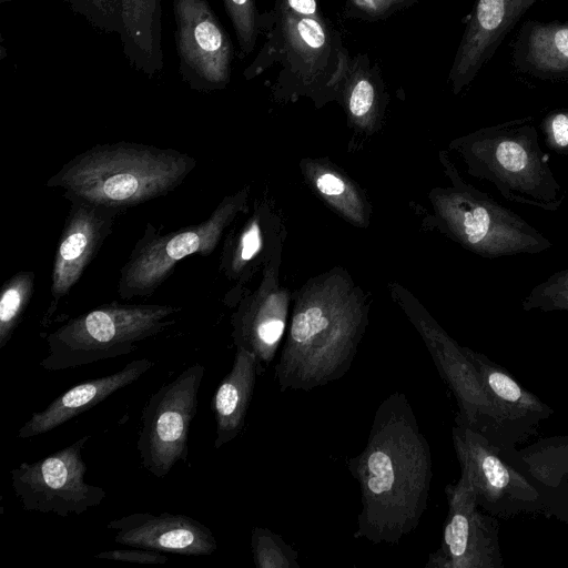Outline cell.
Wrapping results in <instances>:
<instances>
[{
  "mask_svg": "<svg viewBox=\"0 0 568 568\" xmlns=\"http://www.w3.org/2000/svg\"><path fill=\"white\" fill-rule=\"evenodd\" d=\"M524 311L568 312V268L558 271L534 286L523 300Z\"/></svg>",
  "mask_w": 568,
  "mask_h": 568,
  "instance_id": "cell-27",
  "label": "cell"
},
{
  "mask_svg": "<svg viewBox=\"0 0 568 568\" xmlns=\"http://www.w3.org/2000/svg\"><path fill=\"white\" fill-rule=\"evenodd\" d=\"M348 111L357 123L366 124L376 108V91L371 80L359 78L352 85L348 94Z\"/></svg>",
  "mask_w": 568,
  "mask_h": 568,
  "instance_id": "cell-31",
  "label": "cell"
},
{
  "mask_svg": "<svg viewBox=\"0 0 568 568\" xmlns=\"http://www.w3.org/2000/svg\"><path fill=\"white\" fill-rule=\"evenodd\" d=\"M353 8L369 17H379L385 14L388 10L403 4L409 0H349Z\"/></svg>",
  "mask_w": 568,
  "mask_h": 568,
  "instance_id": "cell-35",
  "label": "cell"
},
{
  "mask_svg": "<svg viewBox=\"0 0 568 568\" xmlns=\"http://www.w3.org/2000/svg\"><path fill=\"white\" fill-rule=\"evenodd\" d=\"M179 72L196 91L230 82L233 44L207 0H173Z\"/></svg>",
  "mask_w": 568,
  "mask_h": 568,
  "instance_id": "cell-12",
  "label": "cell"
},
{
  "mask_svg": "<svg viewBox=\"0 0 568 568\" xmlns=\"http://www.w3.org/2000/svg\"><path fill=\"white\" fill-rule=\"evenodd\" d=\"M444 164L452 185L434 191L432 200L449 237L486 258L539 254L551 247V242L523 216L467 184L448 159Z\"/></svg>",
  "mask_w": 568,
  "mask_h": 568,
  "instance_id": "cell-5",
  "label": "cell"
},
{
  "mask_svg": "<svg viewBox=\"0 0 568 568\" xmlns=\"http://www.w3.org/2000/svg\"><path fill=\"white\" fill-rule=\"evenodd\" d=\"M196 165L172 149L118 142L74 156L47 181L69 201L122 211L158 199L180 185Z\"/></svg>",
  "mask_w": 568,
  "mask_h": 568,
  "instance_id": "cell-3",
  "label": "cell"
},
{
  "mask_svg": "<svg viewBox=\"0 0 568 568\" xmlns=\"http://www.w3.org/2000/svg\"><path fill=\"white\" fill-rule=\"evenodd\" d=\"M347 465L361 491L354 538L396 545L415 530L427 508L433 462L405 393L383 399L364 449Z\"/></svg>",
  "mask_w": 568,
  "mask_h": 568,
  "instance_id": "cell-1",
  "label": "cell"
},
{
  "mask_svg": "<svg viewBox=\"0 0 568 568\" xmlns=\"http://www.w3.org/2000/svg\"><path fill=\"white\" fill-rule=\"evenodd\" d=\"M246 191L223 199L202 223L175 232L152 236L139 243L121 270L120 296L132 298L152 294L182 258L191 254L209 255L219 244L226 226L243 209Z\"/></svg>",
  "mask_w": 568,
  "mask_h": 568,
  "instance_id": "cell-9",
  "label": "cell"
},
{
  "mask_svg": "<svg viewBox=\"0 0 568 568\" xmlns=\"http://www.w3.org/2000/svg\"><path fill=\"white\" fill-rule=\"evenodd\" d=\"M367 322L365 296L341 272L310 282L296 297L275 365L280 390L310 392L342 378Z\"/></svg>",
  "mask_w": 568,
  "mask_h": 568,
  "instance_id": "cell-2",
  "label": "cell"
},
{
  "mask_svg": "<svg viewBox=\"0 0 568 568\" xmlns=\"http://www.w3.org/2000/svg\"><path fill=\"white\" fill-rule=\"evenodd\" d=\"M232 21L242 55L250 54L256 43L258 19L254 0H223Z\"/></svg>",
  "mask_w": 568,
  "mask_h": 568,
  "instance_id": "cell-28",
  "label": "cell"
},
{
  "mask_svg": "<svg viewBox=\"0 0 568 568\" xmlns=\"http://www.w3.org/2000/svg\"><path fill=\"white\" fill-rule=\"evenodd\" d=\"M125 58L148 77L163 70L162 0H118Z\"/></svg>",
  "mask_w": 568,
  "mask_h": 568,
  "instance_id": "cell-20",
  "label": "cell"
},
{
  "mask_svg": "<svg viewBox=\"0 0 568 568\" xmlns=\"http://www.w3.org/2000/svg\"><path fill=\"white\" fill-rule=\"evenodd\" d=\"M34 273L21 271L2 287L0 297V349L10 341L33 292Z\"/></svg>",
  "mask_w": 568,
  "mask_h": 568,
  "instance_id": "cell-25",
  "label": "cell"
},
{
  "mask_svg": "<svg viewBox=\"0 0 568 568\" xmlns=\"http://www.w3.org/2000/svg\"><path fill=\"white\" fill-rule=\"evenodd\" d=\"M264 244V234L260 220L254 219L247 223L233 248L227 271L237 275L261 253Z\"/></svg>",
  "mask_w": 568,
  "mask_h": 568,
  "instance_id": "cell-30",
  "label": "cell"
},
{
  "mask_svg": "<svg viewBox=\"0 0 568 568\" xmlns=\"http://www.w3.org/2000/svg\"><path fill=\"white\" fill-rule=\"evenodd\" d=\"M296 29L302 42L312 49H320L326 42V34L317 19L301 18Z\"/></svg>",
  "mask_w": 568,
  "mask_h": 568,
  "instance_id": "cell-34",
  "label": "cell"
},
{
  "mask_svg": "<svg viewBox=\"0 0 568 568\" xmlns=\"http://www.w3.org/2000/svg\"><path fill=\"white\" fill-rule=\"evenodd\" d=\"M463 349L478 372L499 415L509 445L515 448L528 437L552 410L534 394L523 388L506 371L469 347Z\"/></svg>",
  "mask_w": 568,
  "mask_h": 568,
  "instance_id": "cell-16",
  "label": "cell"
},
{
  "mask_svg": "<svg viewBox=\"0 0 568 568\" xmlns=\"http://www.w3.org/2000/svg\"><path fill=\"white\" fill-rule=\"evenodd\" d=\"M399 304L419 332L442 378L459 407L456 422L469 426L494 444L510 449L501 420L481 378L459 346L410 296L398 294Z\"/></svg>",
  "mask_w": 568,
  "mask_h": 568,
  "instance_id": "cell-11",
  "label": "cell"
},
{
  "mask_svg": "<svg viewBox=\"0 0 568 568\" xmlns=\"http://www.w3.org/2000/svg\"><path fill=\"white\" fill-rule=\"evenodd\" d=\"M204 374L202 364L189 366L152 394L143 407L136 449L142 467L158 478L187 459L189 432Z\"/></svg>",
  "mask_w": 568,
  "mask_h": 568,
  "instance_id": "cell-7",
  "label": "cell"
},
{
  "mask_svg": "<svg viewBox=\"0 0 568 568\" xmlns=\"http://www.w3.org/2000/svg\"><path fill=\"white\" fill-rule=\"evenodd\" d=\"M544 514L554 515L568 525V485L548 503Z\"/></svg>",
  "mask_w": 568,
  "mask_h": 568,
  "instance_id": "cell-36",
  "label": "cell"
},
{
  "mask_svg": "<svg viewBox=\"0 0 568 568\" xmlns=\"http://www.w3.org/2000/svg\"><path fill=\"white\" fill-rule=\"evenodd\" d=\"M506 453L540 491L545 511L548 503L568 485V436L541 439L521 450Z\"/></svg>",
  "mask_w": 568,
  "mask_h": 568,
  "instance_id": "cell-22",
  "label": "cell"
},
{
  "mask_svg": "<svg viewBox=\"0 0 568 568\" xmlns=\"http://www.w3.org/2000/svg\"><path fill=\"white\" fill-rule=\"evenodd\" d=\"M453 444L478 505L496 518L521 513H544V499L534 485L510 460L505 449L480 432L457 423Z\"/></svg>",
  "mask_w": 568,
  "mask_h": 568,
  "instance_id": "cell-8",
  "label": "cell"
},
{
  "mask_svg": "<svg viewBox=\"0 0 568 568\" xmlns=\"http://www.w3.org/2000/svg\"><path fill=\"white\" fill-rule=\"evenodd\" d=\"M172 305L112 303L69 320L47 335L48 354L40 362L58 372L128 355L136 344L174 323Z\"/></svg>",
  "mask_w": 568,
  "mask_h": 568,
  "instance_id": "cell-6",
  "label": "cell"
},
{
  "mask_svg": "<svg viewBox=\"0 0 568 568\" xmlns=\"http://www.w3.org/2000/svg\"><path fill=\"white\" fill-rule=\"evenodd\" d=\"M84 435L73 444L33 463H21L10 471L11 487L27 511L80 516L99 506L106 491L84 481L88 470L82 450Z\"/></svg>",
  "mask_w": 568,
  "mask_h": 568,
  "instance_id": "cell-10",
  "label": "cell"
},
{
  "mask_svg": "<svg viewBox=\"0 0 568 568\" xmlns=\"http://www.w3.org/2000/svg\"><path fill=\"white\" fill-rule=\"evenodd\" d=\"M448 514L439 548L426 568H501L503 559L496 517L477 503L468 477L445 488Z\"/></svg>",
  "mask_w": 568,
  "mask_h": 568,
  "instance_id": "cell-13",
  "label": "cell"
},
{
  "mask_svg": "<svg viewBox=\"0 0 568 568\" xmlns=\"http://www.w3.org/2000/svg\"><path fill=\"white\" fill-rule=\"evenodd\" d=\"M95 558L118 560L134 564H165L168 562V556L161 551L130 547V549H115V550H103L98 552Z\"/></svg>",
  "mask_w": 568,
  "mask_h": 568,
  "instance_id": "cell-33",
  "label": "cell"
},
{
  "mask_svg": "<svg viewBox=\"0 0 568 568\" xmlns=\"http://www.w3.org/2000/svg\"><path fill=\"white\" fill-rule=\"evenodd\" d=\"M531 118L479 129L452 142L468 173L486 180L513 203L555 212L565 191L539 144Z\"/></svg>",
  "mask_w": 568,
  "mask_h": 568,
  "instance_id": "cell-4",
  "label": "cell"
},
{
  "mask_svg": "<svg viewBox=\"0 0 568 568\" xmlns=\"http://www.w3.org/2000/svg\"><path fill=\"white\" fill-rule=\"evenodd\" d=\"M286 7L294 14L301 18H313L317 17V2L316 0H284Z\"/></svg>",
  "mask_w": 568,
  "mask_h": 568,
  "instance_id": "cell-37",
  "label": "cell"
},
{
  "mask_svg": "<svg viewBox=\"0 0 568 568\" xmlns=\"http://www.w3.org/2000/svg\"><path fill=\"white\" fill-rule=\"evenodd\" d=\"M61 233L51 276L54 305L80 280L111 233L119 210L72 200Z\"/></svg>",
  "mask_w": 568,
  "mask_h": 568,
  "instance_id": "cell-14",
  "label": "cell"
},
{
  "mask_svg": "<svg viewBox=\"0 0 568 568\" xmlns=\"http://www.w3.org/2000/svg\"><path fill=\"white\" fill-rule=\"evenodd\" d=\"M547 148L558 155H568V110L548 113L541 124Z\"/></svg>",
  "mask_w": 568,
  "mask_h": 568,
  "instance_id": "cell-32",
  "label": "cell"
},
{
  "mask_svg": "<svg viewBox=\"0 0 568 568\" xmlns=\"http://www.w3.org/2000/svg\"><path fill=\"white\" fill-rule=\"evenodd\" d=\"M251 548L256 568H300L297 552L267 528L252 529Z\"/></svg>",
  "mask_w": 568,
  "mask_h": 568,
  "instance_id": "cell-26",
  "label": "cell"
},
{
  "mask_svg": "<svg viewBox=\"0 0 568 568\" xmlns=\"http://www.w3.org/2000/svg\"><path fill=\"white\" fill-rule=\"evenodd\" d=\"M152 365L153 363L146 358L134 359L118 372L84 381L69 388L45 408L34 412L18 430V438H31L61 426L138 381Z\"/></svg>",
  "mask_w": 568,
  "mask_h": 568,
  "instance_id": "cell-18",
  "label": "cell"
},
{
  "mask_svg": "<svg viewBox=\"0 0 568 568\" xmlns=\"http://www.w3.org/2000/svg\"><path fill=\"white\" fill-rule=\"evenodd\" d=\"M525 60L535 70L568 72V23L531 27L525 45Z\"/></svg>",
  "mask_w": 568,
  "mask_h": 568,
  "instance_id": "cell-24",
  "label": "cell"
},
{
  "mask_svg": "<svg viewBox=\"0 0 568 568\" xmlns=\"http://www.w3.org/2000/svg\"><path fill=\"white\" fill-rule=\"evenodd\" d=\"M258 366L254 354L236 348L232 368L221 381L212 398L216 423L214 448H221L242 433Z\"/></svg>",
  "mask_w": 568,
  "mask_h": 568,
  "instance_id": "cell-21",
  "label": "cell"
},
{
  "mask_svg": "<svg viewBox=\"0 0 568 568\" xmlns=\"http://www.w3.org/2000/svg\"><path fill=\"white\" fill-rule=\"evenodd\" d=\"M306 174L316 192L344 217L365 225L367 209L359 191L342 173L325 164H307Z\"/></svg>",
  "mask_w": 568,
  "mask_h": 568,
  "instance_id": "cell-23",
  "label": "cell"
},
{
  "mask_svg": "<svg viewBox=\"0 0 568 568\" xmlns=\"http://www.w3.org/2000/svg\"><path fill=\"white\" fill-rule=\"evenodd\" d=\"M78 14L94 28L109 33H121V17L118 0H64Z\"/></svg>",
  "mask_w": 568,
  "mask_h": 568,
  "instance_id": "cell-29",
  "label": "cell"
},
{
  "mask_svg": "<svg viewBox=\"0 0 568 568\" xmlns=\"http://www.w3.org/2000/svg\"><path fill=\"white\" fill-rule=\"evenodd\" d=\"M535 1H477L450 72L455 92L473 80L504 34Z\"/></svg>",
  "mask_w": 568,
  "mask_h": 568,
  "instance_id": "cell-17",
  "label": "cell"
},
{
  "mask_svg": "<svg viewBox=\"0 0 568 568\" xmlns=\"http://www.w3.org/2000/svg\"><path fill=\"white\" fill-rule=\"evenodd\" d=\"M106 528L115 532L114 541L184 556H209L216 551L212 530L190 516L172 513H133L110 520Z\"/></svg>",
  "mask_w": 568,
  "mask_h": 568,
  "instance_id": "cell-15",
  "label": "cell"
},
{
  "mask_svg": "<svg viewBox=\"0 0 568 568\" xmlns=\"http://www.w3.org/2000/svg\"><path fill=\"white\" fill-rule=\"evenodd\" d=\"M261 288L233 315L232 337L236 348L254 354L260 365H268L286 328L290 297L275 285Z\"/></svg>",
  "mask_w": 568,
  "mask_h": 568,
  "instance_id": "cell-19",
  "label": "cell"
}]
</instances>
